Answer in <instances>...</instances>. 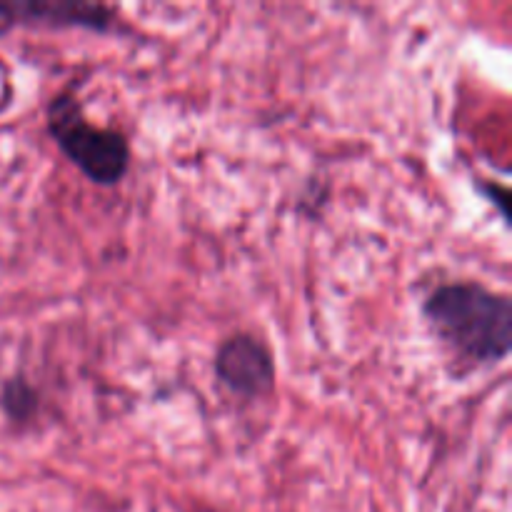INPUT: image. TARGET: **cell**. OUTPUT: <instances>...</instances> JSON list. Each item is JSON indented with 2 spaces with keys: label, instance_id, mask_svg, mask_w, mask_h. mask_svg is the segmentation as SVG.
<instances>
[{
  "label": "cell",
  "instance_id": "3957f363",
  "mask_svg": "<svg viewBox=\"0 0 512 512\" xmlns=\"http://www.w3.org/2000/svg\"><path fill=\"white\" fill-rule=\"evenodd\" d=\"M215 378L243 400L268 395L275 385V360L268 345L250 333H235L215 353Z\"/></svg>",
  "mask_w": 512,
  "mask_h": 512
},
{
  "label": "cell",
  "instance_id": "5b68a950",
  "mask_svg": "<svg viewBox=\"0 0 512 512\" xmlns=\"http://www.w3.org/2000/svg\"><path fill=\"white\" fill-rule=\"evenodd\" d=\"M3 408L13 420H28L38 408V395L33 385L25 383L23 378H13L3 388Z\"/></svg>",
  "mask_w": 512,
  "mask_h": 512
},
{
  "label": "cell",
  "instance_id": "6da1fadb",
  "mask_svg": "<svg viewBox=\"0 0 512 512\" xmlns=\"http://www.w3.org/2000/svg\"><path fill=\"white\" fill-rule=\"evenodd\" d=\"M433 333L473 365L500 363L510 355L512 305L503 293L475 280L438 285L423 303Z\"/></svg>",
  "mask_w": 512,
  "mask_h": 512
},
{
  "label": "cell",
  "instance_id": "277c9868",
  "mask_svg": "<svg viewBox=\"0 0 512 512\" xmlns=\"http://www.w3.org/2000/svg\"><path fill=\"white\" fill-rule=\"evenodd\" d=\"M115 10L83 0H48V3H0V35L15 25L45 28H88L105 33L113 28Z\"/></svg>",
  "mask_w": 512,
  "mask_h": 512
},
{
  "label": "cell",
  "instance_id": "7a4b0ae2",
  "mask_svg": "<svg viewBox=\"0 0 512 512\" xmlns=\"http://www.w3.org/2000/svg\"><path fill=\"white\" fill-rule=\"evenodd\" d=\"M45 125L60 153L95 185H115L130 168V145L123 133L88 120L73 93H58L45 110Z\"/></svg>",
  "mask_w": 512,
  "mask_h": 512
}]
</instances>
